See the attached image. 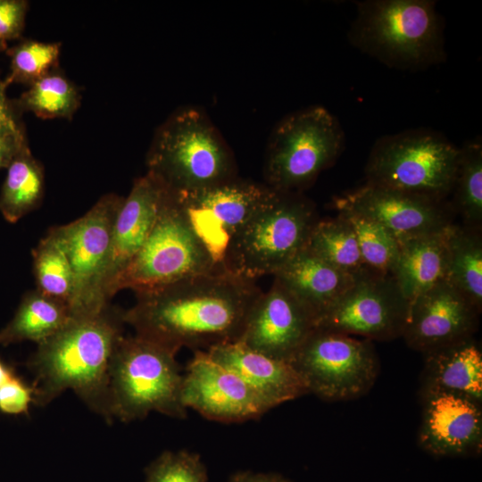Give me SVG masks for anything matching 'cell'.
<instances>
[{
  "label": "cell",
  "mask_w": 482,
  "mask_h": 482,
  "mask_svg": "<svg viewBox=\"0 0 482 482\" xmlns=\"http://www.w3.org/2000/svg\"><path fill=\"white\" fill-rule=\"evenodd\" d=\"M410 303L395 278L366 270L315 320V328L367 340L402 337Z\"/></svg>",
  "instance_id": "obj_12"
},
{
  "label": "cell",
  "mask_w": 482,
  "mask_h": 482,
  "mask_svg": "<svg viewBox=\"0 0 482 482\" xmlns=\"http://www.w3.org/2000/svg\"><path fill=\"white\" fill-rule=\"evenodd\" d=\"M423 355L420 398L445 393L482 404V352L473 337Z\"/></svg>",
  "instance_id": "obj_21"
},
{
  "label": "cell",
  "mask_w": 482,
  "mask_h": 482,
  "mask_svg": "<svg viewBox=\"0 0 482 482\" xmlns=\"http://www.w3.org/2000/svg\"><path fill=\"white\" fill-rule=\"evenodd\" d=\"M448 228L398 242L392 277L409 303L434 285L447 280Z\"/></svg>",
  "instance_id": "obj_23"
},
{
  "label": "cell",
  "mask_w": 482,
  "mask_h": 482,
  "mask_svg": "<svg viewBox=\"0 0 482 482\" xmlns=\"http://www.w3.org/2000/svg\"><path fill=\"white\" fill-rule=\"evenodd\" d=\"M124 311L112 308L72 316L58 332L37 344L29 366L34 373V403L46 406L73 391L93 411L111 421L109 365L123 336Z\"/></svg>",
  "instance_id": "obj_2"
},
{
  "label": "cell",
  "mask_w": 482,
  "mask_h": 482,
  "mask_svg": "<svg viewBox=\"0 0 482 482\" xmlns=\"http://www.w3.org/2000/svg\"><path fill=\"white\" fill-rule=\"evenodd\" d=\"M353 229L363 262L367 269L392 276L399 243L395 237L378 222L345 207H334Z\"/></svg>",
  "instance_id": "obj_31"
},
{
  "label": "cell",
  "mask_w": 482,
  "mask_h": 482,
  "mask_svg": "<svg viewBox=\"0 0 482 482\" xmlns=\"http://www.w3.org/2000/svg\"><path fill=\"white\" fill-rule=\"evenodd\" d=\"M145 482H209L199 454L186 450L165 451L145 469Z\"/></svg>",
  "instance_id": "obj_33"
},
{
  "label": "cell",
  "mask_w": 482,
  "mask_h": 482,
  "mask_svg": "<svg viewBox=\"0 0 482 482\" xmlns=\"http://www.w3.org/2000/svg\"><path fill=\"white\" fill-rule=\"evenodd\" d=\"M306 248L354 278L369 270L363 262L353 227L339 213L333 218L318 220Z\"/></svg>",
  "instance_id": "obj_28"
},
{
  "label": "cell",
  "mask_w": 482,
  "mask_h": 482,
  "mask_svg": "<svg viewBox=\"0 0 482 482\" xmlns=\"http://www.w3.org/2000/svg\"><path fill=\"white\" fill-rule=\"evenodd\" d=\"M145 162L147 171L176 193L237 177L232 149L207 112L195 105L179 107L159 126Z\"/></svg>",
  "instance_id": "obj_4"
},
{
  "label": "cell",
  "mask_w": 482,
  "mask_h": 482,
  "mask_svg": "<svg viewBox=\"0 0 482 482\" xmlns=\"http://www.w3.org/2000/svg\"><path fill=\"white\" fill-rule=\"evenodd\" d=\"M420 446L436 457H472L482 451V404L452 395L421 398Z\"/></svg>",
  "instance_id": "obj_18"
},
{
  "label": "cell",
  "mask_w": 482,
  "mask_h": 482,
  "mask_svg": "<svg viewBox=\"0 0 482 482\" xmlns=\"http://www.w3.org/2000/svg\"><path fill=\"white\" fill-rule=\"evenodd\" d=\"M333 207H345L388 229L398 242L445 229L454 221L448 201H436L369 183L334 197Z\"/></svg>",
  "instance_id": "obj_15"
},
{
  "label": "cell",
  "mask_w": 482,
  "mask_h": 482,
  "mask_svg": "<svg viewBox=\"0 0 482 482\" xmlns=\"http://www.w3.org/2000/svg\"><path fill=\"white\" fill-rule=\"evenodd\" d=\"M262 293L255 280L221 269L136 295L123 320L135 335L175 353L182 347L207 351L240 339Z\"/></svg>",
  "instance_id": "obj_1"
},
{
  "label": "cell",
  "mask_w": 482,
  "mask_h": 482,
  "mask_svg": "<svg viewBox=\"0 0 482 482\" xmlns=\"http://www.w3.org/2000/svg\"><path fill=\"white\" fill-rule=\"evenodd\" d=\"M264 183L241 179L199 190L175 193L195 233L222 268L232 238L273 193Z\"/></svg>",
  "instance_id": "obj_13"
},
{
  "label": "cell",
  "mask_w": 482,
  "mask_h": 482,
  "mask_svg": "<svg viewBox=\"0 0 482 482\" xmlns=\"http://www.w3.org/2000/svg\"><path fill=\"white\" fill-rule=\"evenodd\" d=\"M169 187L146 172L135 179L115 219L111 248L101 282L104 299L109 303L110 289L147 239Z\"/></svg>",
  "instance_id": "obj_19"
},
{
  "label": "cell",
  "mask_w": 482,
  "mask_h": 482,
  "mask_svg": "<svg viewBox=\"0 0 482 482\" xmlns=\"http://www.w3.org/2000/svg\"><path fill=\"white\" fill-rule=\"evenodd\" d=\"M221 269L195 233L175 193L169 188L147 239L117 277L109 296L111 299L126 288L136 295L148 293Z\"/></svg>",
  "instance_id": "obj_9"
},
{
  "label": "cell",
  "mask_w": 482,
  "mask_h": 482,
  "mask_svg": "<svg viewBox=\"0 0 482 482\" xmlns=\"http://www.w3.org/2000/svg\"><path fill=\"white\" fill-rule=\"evenodd\" d=\"M34 403V388L15 375L0 386V411L8 415L25 414Z\"/></svg>",
  "instance_id": "obj_34"
},
{
  "label": "cell",
  "mask_w": 482,
  "mask_h": 482,
  "mask_svg": "<svg viewBox=\"0 0 482 482\" xmlns=\"http://www.w3.org/2000/svg\"><path fill=\"white\" fill-rule=\"evenodd\" d=\"M124 197L109 193L80 218L51 228L61 242L71 266L74 287L72 316L99 312L110 303L101 292L109 257L112 230Z\"/></svg>",
  "instance_id": "obj_11"
},
{
  "label": "cell",
  "mask_w": 482,
  "mask_h": 482,
  "mask_svg": "<svg viewBox=\"0 0 482 482\" xmlns=\"http://www.w3.org/2000/svg\"><path fill=\"white\" fill-rule=\"evenodd\" d=\"M480 313L461 291L444 280L410 303L402 337L424 354L473 337Z\"/></svg>",
  "instance_id": "obj_16"
},
{
  "label": "cell",
  "mask_w": 482,
  "mask_h": 482,
  "mask_svg": "<svg viewBox=\"0 0 482 482\" xmlns=\"http://www.w3.org/2000/svg\"><path fill=\"white\" fill-rule=\"evenodd\" d=\"M227 482H293L280 473L240 471L231 476Z\"/></svg>",
  "instance_id": "obj_37"
},
{
  "label": "cell",
  "mask_w": 482,
  "mask_h": 482,
  "mask_svg": "<svg viewBox=\"0 0 482 482\" xmlns=\"http://www.w3.org/2000/svg\"><path fill=\"white\" fill-rule=\"evenodd\" d=\"M319 219L315 204L303 193L273 190L232 238L222 268L251 280L273 276L306 247Z\"/></svg>",
  "instance_id": "obj_6"
},
{
  "label": "cell",
  "mask_w": 482,
  "mask_h": 482,
  "mask_svg": "<svg viewBox=\"0 0 482 482\" xmlns=\"http://www.w3.org/2000/svg\"><path fill=\"white\" fill-rule=\"evenodd\" d=\"M0 190V212L10 223L35 211L45 193V172L28 144L22 145L6 169Z\"/></svg>",
  "instance_id": "obj_25"
},
{
  "label": "cell",
  "mask_w": 482,
  "mask_h": 482,
  "mask_svg": "<svg viewBox=\"0 0 482 482\" xmlns=\"http://www.w3.org/2000/svg\"><path fill=\"white\" fill-rule=\"evenodd\" d=\"M13 103L21 114L30 112L43 120H71L80 106L81 95L58 68L29 86Z\"/></svg>",
  "instance_id": "obj_29"
},
{
  "label": "cell",
  "mask_w": 482,
  "mask_h": 482,
  "mask_svg": "<svg viewBox=\"0 0 482 482\" xmlns=\"http://www.w3.org/2000/svg\"><path fill=\"white\" fill-rule=\"evenodd\" d=\"M25 144H28V140H19L0 135V170L7 169L20 148Z\"/></svg>",
  "instance_id": "obj_38"
},
{
  "label": "cell",
  "mask_w": 482,
  "mask_h": 482,
  "mask_svg": "<svg viewBox=\"0 0 482 482\" xmlns=\"http://www.w3.org/2000/svg\"><path fill=\"white\" fill-rule=\"evenodd\" d=\"M459 146L429 129L386 135L376 141L365 165V182L436 201H448Z\"/></svg>",
  "instance_id": "obj_8"
},
{
  "label": "cell",
  "mask_w": 482,
  "mask_h": 482,
  "mask_svg": "<svg viewBox=\"0 0 482 482\" xmlns=\"http://www.w3.org/2000/svg\"><path fill=\"white\" fill-rule=\"evenodd\" d=\"M6 88L4 80L0 79V135L27 140L21 113L16 108L13 99L7 96Z\"/></svg>",
  "instance_id": "obj_36"
},
{
  "label": "cell",
  "mask_w": 482,
  "mask_h": 482,
  "mask_svg": "<svg viewBox=\"0 0 482 482\" xmlns=\"http://www.w3.org/2000/svg\"><path fill=\"white\" fill-rule=\"evenodd\" d=\"M71 318L66 303L37 289L29 291L12 320L0 330V346L22 341L37 345L62 329Z\"/></svg>",
  "instance_id": "obj_24"
},
{
  "label": "cell",
  "mask_w": 482,
  "mask_h": 482,
  "mask_svg": "<svg viewBox=\"0 0 482 482\" xmlns=\"http://www.w3.org/2000/svg\"><path fill=\"white\" fill-rule=\"evenodd\" d=\"M290 363L309 394L328 402L365 395L380 371L372 341L319 328H314Z\"/></svg>",
  "instance_id": "obj_10"
},
{
  "label": "cell",
  "mask_w": 482,
  "mask_h": 482,
  "mask_svg": "<svg viewBox=\"0 0 482 482\" xmlns=\"http://www.w3.org/2000/svg\"><path fill=\"white\" fill-rule=\"evenodd\" d=\"M205 352L243 379L270 409L309 394L303 379L289 362L269 357L240 342L217 345Z\"/></svg>",
  "instance_id": "obj_20"
},
{
  "label": "cell",
  "mask_w": 482,
  "mask_h": 482,
  "mask_svg": "<svg viewBox=\"0 0 482 482\" xmlns=\"http://www.w3.org/2000/svg\"><path fill=\"white\" fill-rule=\"evenodd\" d=\"M459 158L448 203L465 227L482 229V142L466 141Z\"/></svg>",
  "instance_id": "obj_27"
},
{
  "label": "cell",
  "mask_w": 482,
  "mask_h": 482,
  "mask_svg": "<svg viewBox=\"0 0 482 482\" xmlns=\"http://www.w3.org/2000/svg\"><path fill=\"white\" fill-rule=\"evenodd\" d=\"M13 376L14 373L12 370L0 360V386L9 381Z\"/></svg>",
  "instance_id": "obj_39"
},
{
  "label": "cell",
  "mask_w": 482,
  "mask_h": 482,
  "mask_svg": "<svg viewBox=\"0 0 482 482\" xmlns=\"http://www.w3.org/2000/svg\"><path fill=\"white\" fill-rule=\"evenodd\" d=\"M350 43L385 65L421 70L445 59L443 19L431 0L357 3Z\"/></svg>",
  "instance_id": "obj_3"
},
{
  "label": "cell",
  "mask_w": 482,
  "mask_h": 482,
  "mask_svg": "<svg viewBox=\"0 0 482 482\" xmlns=\"http://www.w3.org/2000/svg\"><path fill=\"white\" fill-rule=\"evenodd\" d=\"M32 262L36 289L66 303L71 309L73 273L69 258L52 229L32 250Z\"/></svg>",
  "instance_id": "obj_30"
},
{
  "label": "cell",
  "mask_w": 482,
  "mask_h": 482,
  "mask_svg": "<svg viewBox=\"0 0 482 482\" xmlns=\"http://www.w3.org/2000/svg\"><path fill=\"white\" fill-rule=\"evenodd\" d=\"M181 401L186 409L224 423L255 420L270 410L243 379L201 350L183 375Z\"/></svg>",
  "instance_id": "obj_14"
},
{
  "label": "cell",
  "mask_w": 482,
  "mask_h": 482,
  "mask_svg": "<svg viewBox=\"0 0 482 482\" xmlns=\"http://www.w3.org/2000/svg\"><path fill=\"white\" fill-rule=\"evenodd\" d=\"M315 328L307 309L278 281L253 303L237 342L271 358L289 362Z\"/></svg>",
  "instance_id": "obj_17"
},
{
  "label": "cell",
  "mask_w": 482,
  "mask_h": 482,
  "mask_svg": "<svg viewBox=\"0 0 482 482\" xmlns=\"http://www.w3.org/2000/svg\"><path fill=\"white\" fill-rule=\"evenodd\" d=\"M183 375L176 353L137 335L117 342L109 365V407L112 420L130 422L157 411L184 419Z\"/></svg>",
  "instance_id": "obj_5"
},
{
  "label": "cell",
  "mask_w": 482,
  "mask_h": 482,
  "mask_svg": "<svg viewBox=\"0 0 482 482\" xmlns=\"http://www.w3.org/2000/svg\"><path fill=\"white\" fill-rule=\"evenodd\" d=\"M7 49V44L5 41L0 39V53L3 51H6Z\"/></svg>",
  "instance_id": "obj_40"
},
{
  "label": "cell",
  "mask_w": 482,
  "mask_h": 482,
  "mask_svg": "<svg viewBox=\"0 0 482 482\" xmlns=\"http://www.w3.org/2000/svg\"><path fill=\"white\" fill-rule=\"evenodd\" d=\"M345 137L338 119L321 105L291 112L273 128L265 151L264 184L303 193L343 153Z\"/></svg>",
  "instance_id": "obj_7"
},
{
  "label": "cell",
  "mask_w": 482,
  "mask_h": 482,
  "mask_svg": "<svg viewBox=\"0 0 482 482\" xmlns=\"http://www.w3.org/2000/svg\"><path fill=\"white\" fill-rule=\"evenodd\" d=\"M447 280L482 311L481 230L453 222L447 229Z\"/></svg>",
  "instance_id": "obj_26"
},
{
  "label": "cell",
  "mask_w": 482,
  "mask_h": 482,
  "mask_svg": "<svg viewBox=\"0 0 482 482\" xmlns=\"http://www.w3.org/2000/svg\"><path fill=\"white\" fill-rule=\"evenodd\" d=\"M62 44L34 39H21L6 49L10 57V72L4 80L6 87L13 83L30 86L59 68Z\"/></svg>",
  "instance_id": "obj_32"
},
{
  "label": "cell",
  "mask_w": 482,
  "mask_h": 482,
  "mask_svg": "<svg viewBox=\"0 0 482 482\" xmlns=\"http://www.w3.org/2000/svg\"><path fill=\"white\" fill-rule=\"evenodd\" d=\"M29 2L26 0H0V39H20L22 36Z\"/></svg>",
  "instance_id": "obj_35"
},
{
  "label": "cell",
  "mask_w": 482,
  "mask_h": 482,
  "mask_svg": "<svg viewBox=\"0 0 482 482\" xmlns=\"http://www.w3.org/2000/svg\"><path fill=\"white\" fill-rule=\"evenodd\" d=\"M315 320L353 283L355 278L330 265L306 247L273 275Z\"/></svg>",
  "instance_id": "obj_22"
}]
</instances>
